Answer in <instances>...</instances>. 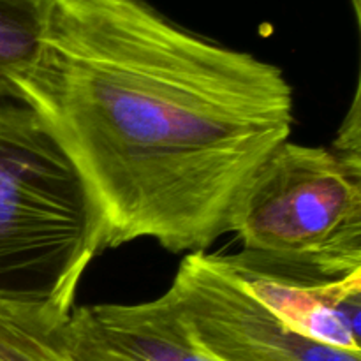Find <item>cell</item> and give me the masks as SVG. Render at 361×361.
Segmentation results:
<instances>
[{
    "label": "cell",
    "mask_w": 361,
    "mask_h": 361,
    "mask_svg": "<svg viewBox=\"0 0 361 361\" xmlns=\"http://www.w3.org/2000/svg\"><path fill=\"white\" fill-rule=\"evenodd\" d=\"M101 226L37 113L0 81V296L73 312Z\"/></svg>",
    "instance_id": "2"
},
{
    "label": "cell",
    "mask_w": 361,
    "mask_h": 361,
    "mask_svg": "<svg viewBox=\"0 0 361 361\" xmlns=\"http://www.w3.org/2000/svg\"><path fill=\"white\" fill-rule=\"evenodd\" d=\"M48 0H0V81L37 46Z\"/></svg>",
    "instance_id": "8"
},
{
    "label": "cell",
    "mask_w": 361,
    "mask_h": 361,
    "mask_svg": "<svg viewBox=\"0 0 361 361\" xmlns=\"http://www.w3.org/2000/svg\"><path fill=\"white\" fill-rule=\"evenodd\" d=\"M74 361H215L192 341L168 291L136 305H85L63 326Z\"/></svg>",
    "instance_id": "5"
},
{
    "label": "cell",
    "mask_w": 361,
    "mask_h": 361,
    "mask_svg": "<svg viewBox=\"0 0 361 361\" xmlns=\"http://www.w3.org/2000/svg\"><path fill=\"white\" fill-rule=\"evenodd\" d=\"M360 140V95L358 92H356L351 111L348 113V118L342 123V129L338 130L334 150H331L349 169H351V171H355L356 175H361Z\"/></svg>",
    "instance_id": "9"
},
{
    "label": "cell",
    "mask_w": 361,
    "mask_h": 361,
    "mask_svg": "<svg viewBox=\"0 0 361 361\" xmlns=\"http://www.w3.org/2000/svg\"><path fill=\"white\" fill-rule=\"evenodd\" d=\"M69 314L0 296V361H74L63 326Z\"/></svg>",
    "instance_id": "7"
},
{
    "label": "cell",
    "mask_w": 361,
    "mask_h": 361,
    "mask_svg": "<svg viewBox=\"0 0 361 361\" xmlns=\"http://www.w3.org/2000/svg\"><path fill=\"white\" fill-rule=\"evenodd\" d=\"M6 83L83 182L102 249L150 238L204 252L293 133L284 73L168 20L145 0H48Z\"/></svg>",
    "instance_id": "1"
},
{
    "label": "cell",
    "mask_w": 361,
    "mask_h": 361,
    "mask_svg": "<svg viewBox=\"0 0 361 361\" xmlns=\"http://www.w3.org/2000/svg\"><path fill=\"white\" fill-rule=\"evenodd\" d=\"M233 233L240 256L288 277L361 271V175L331 150L286 141L247 189Z\"/></svg>",
    "instance_id": "3"
},
{
    "label": "cell",
    "mask_w": 361,
    "mask_h": 361,
    "mask_svg": "<svg viewBox=\"0 0 361 361\" xmlns=\"http://www.w3.org/2000/svg\"><path fill=\"white\" fill-rule=\"evenodd\" d=\"M238 281L289 330L317 344L361 353V271L341 281L288 277L222 256Z\"/></svg>",
    "instance_id": "6"
},
{
    "label": "cell",
    "mask_w": 361,
    "mask_h": 361,
    "mask_svg": "<svg viewBox=\"0 0 361 361\" xmlns=\"http://www.w3.org/2000/svg\"><path fill=\"white\" fill-rule=\"evenodd\" d=\"M192 341L215 361H361L289 330L222 256L187 254L168 289Z\"/></svg>",
    "instance_id": "4"
}]
</instances>
